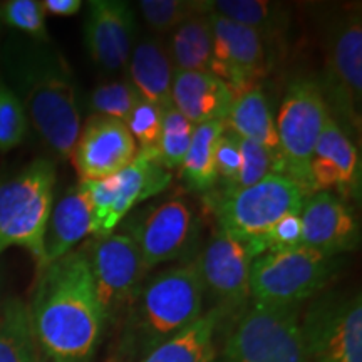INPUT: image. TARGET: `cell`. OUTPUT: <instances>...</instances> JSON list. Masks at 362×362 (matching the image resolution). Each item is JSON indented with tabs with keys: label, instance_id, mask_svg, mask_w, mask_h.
<instances>
[{
	"label": "cell",
	"instance_id": "cell-21",
	"mask_svg": "<svg viewBox=\"0 0 362 362\" xmlns=\"http://www.w3.org/2000/svg\"><path fill=\"white\" fill-rule=\"evenodd\" d=\"M93 233V210L78 183L54 200L44 233V267L76 250V245ZM40 270V269H39Z\"/></svg>",
	"mask_w": 362,
	"mask_h": 362
},
{
	"label": "cell",
	"instance_id": "cell-6",
	"mask_svg": "<svg viewBox=\"0 0 362 362\" xmlns=\"http://www.w3.org/2000/svg\"><path fill=\"white\" fill-rule=\"evenodd\" d=\"M334 272V257L307 247L265 252L253 259L250 298L264 305L298 307L314 297Z\"/></svg>",
	"mask_w": 362,
	"mask_h": 362
},
{
	"label": "cell",
	"instance_id": "cell-25",
	"mask_svg": "<svg viewBox=\"0 0 362 362\" xmlns=\"http://www.w3.org/2000/svg\"><path fill=\"white\" fill-rule=\"evenodd\" d=\"M203 12H214L237 24L255 30L262 39L279 40L291 27L287 6L267 0H210L203 2Z\"/></svg>",
	"mask_w": 362,
	"mask_h": 362
},
{
	"label": "cell",
	"instance_id": "cell-3",
	"mask_svg": "<svg viewBox=\"0 0 362 362\" xmlns=\"http://www.w3.org/2000/svg\"><path fill=\"white\" fill-rule=\"evenodd\" d=\"M197 260L175 265L143 282L123 315L110 362H138L192 325L203 314Z\"/></svg>",
	"mask_w": 362,
	"mask_h": 362
},
{
	"label": "cell",
	"instance_id": "cell-33",
	"mask_svg": "<svg viewBox=\"0 0 362 362\" xmlns=\"http://www.w3.org/2000/svg\"><path fill=\"white\" fill-rule=\"evenodd\" d=\"M138 99V93L129 81H112V83L98 86L90 93L89 111L90 115L111 117V119L124 123Z\"/></svg>",
	"mask_w": 362,
	"mask_h": 362
},
{
	"label": "cell",
	"instance_id": "cell-26",
	"mask_svg": "<svg viewBox=\"0 0 362 362\" xmlns=\"http://www.w3.org/2000/svg\"><path fill=\"white\" fill-rule=\"evenodd\" d=\"M166 51L175 72H210L214 61V30L210 16L198 13L176 27Z\"/></svg>",
	"mask_w": 362,
	"mask_h": 362
},
{
	"label": "cell",
	"instance_id": "cell-32",
	"mask_svg": "<svg viewBox=\"0 0 362 362\" xmlns=\"http://www.w3.org/2000/svg\"><path fill=\"white\" fill-rule=\"evenodd\" d=\"M139 11L146 24L156 33L175 30L189 17L203 12V2L194 0H141Z\"/></svg>",
	"mask_w": 362,
	"mask_h": 362
},
{
	"label": "cell",
	"instance_id": "cell-17",
	"mask_svg": "<svg viewBox=\"0 0 362 362\" xmlns=\"http://www.w3.org/2000/svg\"><path fill=\"white\" fill-rule=\"evenodd\" d=\"M136 16L123 0H90L84 22V44L89 57L106 71L128 64L136 44Z\"/></svg>",
	"mask_w": 362,
	"mask_h": 362
},
{
	"label": "cell",
	"instance_id": "cell-8",
	"mask_svg": "<svg viewBox=\"0 0 362 362\" xmlns=\"http://www.w3.org/2000/svg\"><path fill=\"white\" fill-rule=\"evenodd\" d=\"M309 194L282 173H272L253 187L215 198L211 202L218 228L247 243L264 233L282 216L300 214Z\"/></svg>",
	"mask_w": 362,
	"mask_h": 362
},
{
	"label": "cell",
	"instance_id": "cell-30",
	"mask_svg": "<svg viewBox=\"0 0 362 362\" xmlns=\"http://www.w3.org/2000/svg\"><path fill=\"white\" fill-rule=\"evenodd\" d=\"M238 146H240V170L237 175V180L232 185L228 193L232 194L237 193L240 189H245L248 187H253L255 183H259L267 176L272 173H282L279 161L275 160V156L262 144L250 141V139H242L238 138ZM284 175V173H282ZM220 198V197H215Z\"/></svg>",
	"mask_w": 362,
	"mask_h": 362
},
{
	"label": "cell",
	"instance_id": "cell-14",
	"mask_svg": "<svg viewBox=\"0 0 362 362\" xmlns=\"http://www.w3.org/2000/svg\"><path fill=\"white\" fill-rule=\"evenodd\" d=\"M206 13L214 30L211 74L228 84L232 93L257 86L269 62L265 40L250 27L225 19L218 13Z\"/></svg>",
	"mask_w": 362,
	"mask_h": 362
},
{
	"label": "cell",
	"instance_id": "cell-2",
	"mask_svg": "<svg viewBox=\"0 0 362 362\" xmlns=\"http://www.w3.org/2000/svg\"><path fill=\"white\" fill-rule=\"evenodd\" d=\"M7 67L11 89L21 99L40 141L57 160H71L81 131V111L64 57L37 42L12 49Z\"/></svg>",
	"mask_w": 362,
	"mask_h": 362
},
{
	"label": "cell",
	"instance_id": "cell-11",
	"mask_svg": "<svg viewBox=\"0 0 362 362\" xmlns=\"http://www.w3.org/2000/svg\"><path fill=\"white\" fill-rule=\"evenodd\" d=\"M171 183V173L155 160L151 153L138 151L126 168L110 178L79 181L90 210L94 237L112 233L131 208L153 194L161 193Z\"/></svg>",
	"mask_w": 362,
	"mask_h": 362
},
{
	"label": "cell",
	"instance_id": "cell-29",
	"mask_svg": "<svg viewBox=\"0 0 362 362\" xmlns=\"http://www.w3.org/2000/svg\"><path fill=\"white\" fill-rule=\"evenodd\" d=\"M192 134L193 124L185 119L173 106L166 107L163 110L160 139L151 155L165 170L178 168L188 151Z\"/></svg>",
	"mask_w": 362,
	"mask_h": 362
},
{
	"label": "cell",
	"instance_id": "cell-20",
	"mask_svg": "<svg viewBox=\"0 0 362 362\" xmlns=\"http://www.w3.org/2000/svg\"><path fill=\"white\" fill-rule=\"evenodd\" d=\"M233 93L211 72L176 71L171 84V106L193 126L225 123Z\"/></svg>",
	"mask_w": 362,
	"mask_h": 362
},
{
	"label": "cell",
	"instance_id": "cell-28",
	"mask_svg": "<svg viewBox=\"0 0 362 362\" xmlns=\"http://www.w3.org/2000/svg\"><path fill=\"white\" fill-rule=\"evenodd\" d=\"M0 362H40L29 309L19 297L0 304Z\"/></svg>",
	"mask_w": 362,
	"mask_h": 362
},
{
	"label": "cell",
	"instance_id": "cell-35",
	"mask_svg": "<svg viewBox=\"0 0 362 362\" xmlns=\"http://www.w3.org/2000/svg\"><path fill=\"white\" fill-rule=\"evenodd\" d=\"M302 243V223L300 215H285L274 225L269 226L259 237L247 242L245 245L250 250L253 259L265 252L285 250V248L298 247Z\"/></svg>",
	"mask_w": 362,
	"mask_h": 362
},
{
	"label": "cell",
	"instance_id": "cell-10",
	"mask_svg": "<svg viewBox=\"0 0 362 362\" xmlns=\"http://www.w3.org/2000/svg\"><path fill=\"white\" fill-rule=\"evenodd\" d=\"M309 362H362L361 292L317 298L300 322Z\"/></svg>",
	"mask_w": 362,
	"mask_h": 362
},
{
	"label": "cell",
	"instance_id": "cell-24",
	"mask_svg": "<svg viewBox=\"0 0 362 362\" xmlns=\"http://www.w3.org/2000/svg\"><path fill=\"white\" fill-rule=\"evenodd\" d=\"M228 312L211 307L200 319L138 362H215L216 334Z\"/></svg>",
	"mask_w": 362,
	"mask_h": 362
},
{
	"label": "cell",
	"instance_id": "cell-38",
	"mask_svg": "<svg viewBox=\"0 0 362 362\" xmlns=\"http://www.w3.org/2000/svg\"><path fill=\"white\" fill-rule=\"evenodd\" d=\"M44 12L56 17L76 16L83 8V0H42Z\"/></svg>",
	"mask_w": 362,
	"mask_h": 362
},
{
	"label": "cell",
	"instance_id": "cell-40",
	"mask_svg": "<svg viewBox=\"0 0 362 362\" xmlns=\"http://www.w3.org/2000/svg\"><path fill=\"white\" fill-rule=\"evenodd\" d=\"M0 296H2V277H0ZM2 304V302H0Z\"/></svg>",
	"mask_w": 362,
	"mask_h": 362
},
{
	"label": "cell",
	"instance_id": "cell-31",
	"mask_svg": "<svg viewBox=\"0 0 362 362\" xmlns=\"http://www.w3.org/2000/svg\"><path fill=\"white\" fill-rule=\"evenodd\" d=\"M29 117L21 99L0 79V153L21 146L29 133Z\"/></svg>",
	"mask_w": 362,
	"mask_h": 362
},
{
	"label": "cell",
	"instance_id": "cell-39",
	"mask_svg": "<svg viewBox=\"0 0 362 362\" xmlns=\"http://www.w3.org/2000/svg\"><path fill=\"white\" fill-rule=\"evenodd\" d=\"M0 7H2V2H0ZM2 27H4V24H2V11H0V30H2Z\"/></svg>",
	"mask_w": 362,
	"mask_h": 362
},
{
	"label": "cell",
	"instance_id": "cell-19",
	"mask_svg": "<svg viewBox=\"0 0 362 362\" xmlns=\"http://www.w3.org/2000/svg\"><path fill=\"white\" fill-rule=\"evenodd\" d=\"M302 247L324 255L351 252L359 245V223L346 200L329 192H315L305 198L300 210Z\"/></svg>",
	"mask_w": 362,
	"mask_h": 362
},
{
	"label": "cell",
	"instance_id": "cell-27",
	"mask_svg": "<svg viewBox=\"0 0 362 362\" xmlns=\"http://www.w3.org/2000/svg\"><path fill=\"white\" fill-rule=\"evenodd\" d=\"M225 123H205L193 126L192 141L181 161V178L192 192H210L216 185L215 151Z\"/></svg>",
	"mask_w": 362,
	"mask_h": 362
},
{
	"label": "cell",
	"instance_id": "cell-36",
	"mask_svg": "<svg viewBox=\"0 0 362 362\" xmlns=\"http://www.w3.org/2000/svg\"><path fill=\"white\" fill-rule=\"evenodd\" d=\"M161 121L163 110L155 104L144 101L139 98L138 103L131 110L129 116L126 117L124 124L129 129L131 136L139 144V151L153 153L155 151L158 139L161 133Z\"/></svg>",
	"mask_w": 362,
	"mask_h": 362
},
{
	"label": "cell",
	"instance_id": "cell-23",
	"mask_svg": "<svg viewBox=\"0 0 362 362\" xmlns=\"http://www.w3.org/2000/svg\"><path fill=\"white\" fill-rule=\"evenodd\" d=\"M225 126L233 131L238 138L250 139L269 149L279 161L284 173L275 121L272 116L269 99L259 84L233 93L232 106L225 119Z\"/></svg>",
	"mask_w": 362,
	"mask_h": 362
},
{
	"label": "cell",
	"instance_id": "cell-34",
	"mask_svg": "<svg viewBox=\"0 0 362 362\" xmlns=\"http://www.w3.org/2000/svg\"><path fill=\"white\" fill-rule=\"evenodd\" d=\"M2 24L29 35L34 42L47 44L49 33L45 12L37 0H8L2 2Z\"/></svg>",
	"mask_w": 362,
	"mask_h": 362
},
{
	"label": "cell",
	"instance_id": "cell-13",
	"mask_svg": "<svg viewBox=\"0 0 362 362\" xmlns=\"http://www.w3.org/2000/svg\"><path fill=\"white\" fill-rule=\"evenodd\" d=\"M205 293L216 300L228 314L245 305L250 298V269L253 257L245 243L238 242L221 230H215L211 238L197 257Z\"/></svg>",
	"mask_w": 362,
	"mask_h": 362
},
{
	"label": "cell",
	"instance_id": "cell-12",
	"mask_svg": "<svg viewBox=\"0 0 362 362\" xmlns=\"http://www.w3.org/2000/svg\"><path fill=\"white\" fill-rule=\"evenodd\" d=\"M83 248L104 319L115 324L141 288L148 270L134 240L126 233L94 237Z\"/></svg>",
	"mask_w": 362,
	"mask_h": 362
},
{
	"label": "cell",
	"instance_id": "cell-9",
	"mask_svg": "<svg viewBox=\"0 0 362 362\" xmlns=\"http://www.w3.org/2000/svg\"><path fill=\"white\" fill-rule=\"evenodd\" d=\"M322 89L329 112L347 134L361 131L362 96V22L352 11L342 16L329 33L325 47Z\"/></svg>",
	"mask_w": 362,
	"mask_h": 362
},
{
	"label": "cell",
	"instance_id": "cell-22",
	"mask_svg": "<svg viewBox=\"0 0 362 362\" xmlns=\"http://www.w3.org/2000/svg\"><path fill=\"white\" fill-rule=\"evenodd\" d=\"M129 83L144 101L166 110L171 106V84L175 69L165 44L144 37L134 44L128 61Z\"/></svg>",
	"mask_w": 362,
	"mask_h": 362
},
{
	"label": "cell",
	"instance_id": "cell-18",
	"mask_svg": "<svg viewBox=\"0 0 362 362\" xmlns=\"http://www.w3.org/2000/svg\"><path fill=\"white\" fill-rule=\"evenodd\" d=\"M329 192L342 200L361 198V155L332 116L325 121L310 161V194Z\"/></svg>",
	"mask_w": 362,
	"mask_h": 362
},
{
	"label": "cell",
	"instance_id": "cell-15",
	"mask_svg": "<svg viewBox=\"0 0 362 362\" xmlns=\"http://www.w3.org/2000/svg\"><path fill=\"white\" fill-rule=\"evenodd\" d=\"M136 155L138 144L123 121L90 115L81 124L71 160L79 181H96L119 173Z\"/></svg>",
	"mask_w": 362,
	"mask_h": 362
},
{
	"label": "cell",
	"instance_id": "cell-37",
	"mask_svg": "<svg viewBox=\"0 0 362 362\" xmlns=\"http://www.w3.org/2000/svg\"><path fill=\"white\" fill-rule=\"evenodd\" d=\"M238 170H240L238 136L225 126L223 133L220 134L218 143H216V151H215L216 185H220L218 194H215V197H223L225 193L230 192V188H232L235 180H237Z\"/></svg>",
	"mask_w": 362,
	"mask_h": 362
},
{
	"label": "cell",
	"instance_id": "cell-7",
	"mask_svg": "<svg viewBox=\"0 0 362 362\" xmlns=\"http://www.w3.org/2000/svg\"><path fill=\"white\" fill-rule=\"evenodd\" d=\"M330 112L320 84L298 79L288 86L279 106L277 129L284 175L310 194V161Z\"/></svg>",
	"mask_w": 362,
	"mask_h": 362
},
{
	"label": "cell",
	"instance_id": "cell-16",
	"mask_svg": "<svg viewBox=\"0 0 362 362\" xmlns=\"http://www.w3.org/2000/svg\"><path fill=\"white\" fill-rule=\"evenodd\" d=\"M194 215L181 198H171L153 206L133 225L134 240L148 272L156 265L178 259L192 242Z\"/></svg>",
	"mask_w": 362,
	"mask_h": 362
},
{
	"label": "cell",
	"instance_id": "cell-5",
	"mask_svg": "<svg viewBox=\"0 0 362 362\" xmlns=\"http://www.w3.org/2000/svg\"><path fill=\"white\" fill-rule=\"evenodd\" d=\"M223 356L226 362H309L298 307H243L225 339Z\"/></svg>",
	"mask_w": 362,
	"mask_h": 362
},
{
	"label": "cell",
	"instance_id": "cell-1",
	"mask_svg": "<svg viewBox=\"0 0 362 362\" xmlns=\"http://www.w3.org/2000/svg\"><path fill=\"white\" fill-rule=\"evenodd\" d=\"M29 319L49 362H93L107 324L84 248L37 270Z\"/></svg>",
	"mask_w": 362,
	"mask_h": 362
},
{
	"label": "cell",
	"instance_id": "cell-4",
	"mask_svg": "<svg viewBox=\"0 0 362 362\" xmlns=\"http://www.w3.org/2000/svg\"><path fill=\"white\" fill-rule=\"evenodd\" d=\"M57 171L51 158H37L0 181V253L25 248L37 270L44 267V233L56 198Z\"/></svg>",
	"mask_w": 362,
	"mask_h": 362
}]
</instances>
